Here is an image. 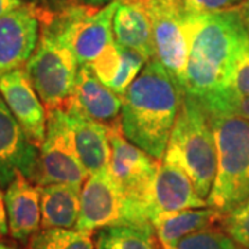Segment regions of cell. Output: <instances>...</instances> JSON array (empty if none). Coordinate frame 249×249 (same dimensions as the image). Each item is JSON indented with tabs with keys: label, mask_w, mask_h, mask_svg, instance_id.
Segmentation results:
<instances>
[{
	"label": "cell",
	"mask_w": 249,
	"mask_h": 249,
	"mask_svg": "<svg viewBox=\"0 0 249 249\" xmlns=\"http://www.w3.org/2000/svg\"><path fill=\"white\" fill-rule=\"evenodd\" d=\"M184 90L157 58L145 64L122 96L121 127L129 142L162 160Z\"/></svg>",
	"instance_id": "6da1fadb"
},
{
	"label": "cell",
	"mask_w": 249,
	"mask_h": 249,
	"mask_svg": "<svg viewBox=\"0 0 249 249\" xmlns=\"http://www.w3.org/2000/svg\"><path fill=\"white\" fill-rule=\"evenodd\" d=\"M249 46V36L237 6L191 14L184 93L193 97L222 89L235 60Z\"/></svg>",
	"instance_id": "7a4b0ae2"
},
{
	"label": "cell",
	"mask_w": 249,
	"mask_h": 249,
	"mask_svg": "<svg viewBox=\"0 0 249 249\" xmlns=\"http://www.w3.org/2000/svg\"><path fill=\"white\" fill-rule=\"evenodd\" d=\"M40 35L35 52L25 65L29 79L47 112L64 109L71 103L79 71L67 31L57 10L36 7Z\"/></svg>",
	"instance_id": "3957f363"
},
{
	"label": "cell",
	"mask_w": 249,
	"mask_h": 249,
	"mask_svg": "<svg viewBox=\"0 0 249 249\" xmlns=\"http://www.w3.org/2000/svg\"><path fill=\"white\" fill-rule=\"evenodd\" d=\"M163 158L178 163L208 201L217 170V151L211 119L199 101L184 93Z\"/></svg>",
	"instance_id": "277c9868"
},
{
	"label": "cell",
	"mask_w": 249,
	"mask_h": 249,
	"mask_svg": "<svg viewBox=\"0 0 249 249\" xmlns=\"http://www.w3.org/2000/svg\"><path fill=\"white\" fill-rule=\"evenodd\" d=\"M209 119L216 142L217 170L208 206L224 216L249 199V121L217 115Z\"/></svg>",
	"instance_id": "5b68a950"
},
{
	"label": "cell",
	"mask_w": 249,
	"mask_h": 249,
	"mask_svg": "<svg viewBox=\"0 0 249 249\" xmlns=\"http://www.w3.org/2000/svg\"><path fill=\"white\" fill-rule=\"evenodd\" d=\"M111 142L109 173L124 196L133 205L145 223L151 224V201L160 160L129 142L121 121L107 126Z\"/></svg>",
	"instance_id": "8992f818"
},
{
	"label": "cell",
	"mask_w": 249,
	"mask_h": 249,
	"mask_svg": "<svg viewBox=\"0 0 249 249\" xmlns=\"http://www.w3.org/2000/svg\"><path fill=\"white\" fill-rule=\"evenodd\" d=\"M89 178L80 162L67 111L47 112L45 140L39 147L36 186L71 184L80 187Z\"/></svg>",
	"instance_id": "52a82bcc"
},
{
	"label": "cell",
	"mask_w": 249,
	"mask_h": 249,
	"mask_svg": "<svg viewBox=\"0 0 249 249\" xmlns=\"http://www.w3.org/2000/svg\"><path fill=\"white\" fill-rule=\"evenodd\" d=\"M152 25L155 58L183 88L191 14L183 0H145Z\"/></svg>",
	"instance_id": "ba28073f"
},
{
	"label": "cell",
	"mask_w": 249,
	"mask_h": 249,
	"mask_svg": "<svg viewBox=\"0 0 249 249\" xmlns=\"http://www.w3.org/2000/svg\"><path fill=\"white\" fill-rule=\"evenodd\" d=\"M121 224L151 226L119 191L109 170L90 175L80 190V212L75 229L91 234Z\"/></svg>",
	"instance_id": "9c48e42d"
},
{
	"label": "cell",
	"mask_w": 249,
	"mask_h": 249,
	"mask_svg": "<svg viewBox=\"0 0 249 249\" xmlns=\"http://www.w3.org/2000/svg\"><path fill=\"white\" fill-rule=\"evenodd\" d=\"M118 0L104 7H90L68 1L58 9L72 50L80 65H89L100 57L114 39V16Z\"/></svg>",
	"instance_id": "30bf717a"
},
{
	"label": "cell",
	"mask_w": 249,
	"mask_h": 249,
	"mask_svg": "<svg viewBox=\"0 0 249 249\" xmlns=\"http://www.w3.org/2000/svg\"><path fill=\"white\" fill-rule=\"evenodd\" d=\"M40 35L35 6L24 4L0 17V78L27 65Z\"/></svg>",
	"instance_id": "8fae6325"
},
{
	"label": "cell",
	"mask_w": 249,
	"mask_h": 249,
	"mask_svg": "<svg viewBox=\"0 0 249 249\" xmlns=\"http://www.w3.org/2000/svg\"><path fill=\"white\" fill-rule=\"evenodd\" d=\"M0 96L31 142L40 147L45 140L47 111L25 68L7 72L0 78Z\"/></svg>",
	"instance_id": "7c38bea8"
},
{
	"label": "cell",
	"mask_w": 249,
	"mask_h": 249,
	"mask_svg": "<svg viewBox=\"0 0 249 249\" xmlns=\"http://www.w3.org/2000/svg\"><path fill=\"white\" fill-rule=\"evenodd\" d=\"M39 147L28 137L0 96V187H7L22 173L35 180Z\"/></svg>",
	"instance_id": "4fadbf2b"
},
{
	"label": "cell",
	"mask_w": 249,
	"mask_h": 249,
	"mask_svg": "<svg viewBox=\"0 0 249 249\" xmlns=\"http://www.w3.org/2000/svg\"><path fill=\"white\" fill-rule=\"evenodd\" d=\"M208 201L196 193L184 169L169 158L160 160L151 201V222L158 213L206 208ZM152 226V224H151Z\"/></svg>",
	"instance_id": "5bb4252c"
},
{
	"label": "cell",
	"mask_w": 249,
	"mask_h": 249,
	"mask_svg": "<svg viewBox=\"0 0 249 249\" xmlns=\"http://www.w3.org/2000/svg\"><path fill=\"white\" fill-rule=\"evenodd\" d=\"M4 204L11 238L19 242H29L42 229L39 187L22 173H18L6 187Z\"/></svg>",
	"instance_id": "9a60e30c"
},
{
	"label": "cell",
	"mask_w": 249,
	"mask_h": 249,
	"mask_svg": "<svg viewBox=\"0 0 249 249\" xmlns=\"http://www.w3.org/2000/svg\"><path fill=\"white\" fill-rule=\"evenodd\" d=\"M68 108L78 109L98 124L112 126L121 119L122 97L98 79L89 65H80Z\"/></svg>",
	"instance_id": "2e32d148"
},
{
	"label": "cell",
	"mask_w": 249,
	"mask_h": 249,
	"mask_svg": "<svg viewBox=\"0 0 249 249\" xmlns=\"http://www.w3.org/2000/svg\"><path fill=\"white\" fill-rule=\"evenodd\" d=\"M112 29L116 45L133 50L147 61L155 58L151 18L145 0H118Z\"/></svg>",
	"instance_id": "e0dca14e"
},
{
	"label": "cell",
	"mask_w": 249,
	"mask_h": 249,
	"mask_svg": "<svg viewBox=\"0 0 249 249\" xmlns=\"http://www.w3.org/2000/svg\"><path fill=\"white\" fill-rule=\"evenodd\" d=\"M67 114L78 155L88 175L90 176L109 169L111 142L107 126L90 119L75 108H68Z\"/></svg>",
	"instance_id": "ac0fdd59"
},
{
	"label": "cell",
	"mask_w": 249,
	"mask_h": 249,
	"mask_svg": "<svg viewBox=\"0 0 249 249\" xmlns=\"http://www.w3.org/2000/svg\"><path fill=\"white\" fill-rule=\"evenodd\" d=\"M222 217L219 212L206 206L176 212H162L152 219L151 224L160 249H175L178 242L188 235L219 226Z\"/></svg>",
	"instance_id": "d6986e66"
},
{
	"label": "cell",
	"mask_w": 249,
	"mask_h": 249,
	"mask_svg": "<svg viewBox=\"0 0 249 249\" xmlns=\"http://www.w3.org/2000/svg\"><path fill=\"white\" fill-rule=\"evenodd\" d=\"M40 193L42 229H75L80 212V187L71 184L37 186Z\"/></svg>",
	"instance_id": "ffe728a7"
},
{
	"label": "cell",
	"mask_w": 249,
	"mask_h": 249,
	"mask_svg": "<svg viewBox=\"0 0 249 249\" xmlns=\"http://www.w3.org/2000/svg\"><path fill=\"white\" fill-rule=\"evenodd\" d=\"M96 249H160L152 226L121 224L100 229Z\"/></svg>",
	"instance_id": "44dd1931"
},
{
	"label": "cell",
	"mask_w": 249,
	"mask_h": 249,
	"mask_svg": "<svg viewBox=\"0 0 249 249\" xmlns=\"http://www.w3.org/2000/svg\"><path fill=\"white\" fill-rule=\"evenodd\" d=\"M28 249H96L90 232L76 229H40Z\"/></svg>",
	"instance_id": "7402d4cb"
},
{
	"label": "cell",
	"mask_w": 249,
	"mask_h": 249,
	"mask_svg": "<svg viewBox=\"0 0 249 249\" xmlns=\"http://www.w3.org/2000/svg\"><path fill=\"white\" fill-rule=\"evenodd\" d=\"M194 98L199 101L209 116H234L249 121V96H240L222 88Z\"/></svg>",
	"instance_id": "603a6c76"
},
{
	"label": "cell",
	"mask_w": 249,
	"mask_h": 249,
	"mask_svg": "<svg viewBox=\"0 0 249 249\" xmlns=\"http://www.w3.org/2000/svg\"><path fill=\"white\" fill-rule=\"evenodd\" d=\"M147 62L148 61L139 53L121 47L119 70L116 72L115 78L108 85V88L122 97L126 93V90L129 89V86L133 83L134 79L140 75V72L142 71V68L145 67Z\"/></svg>",
	"instance_id": "cb8c5ba5"
},
{
	"label": "cell",
	"mask_w": 249,
	"mask_h": 249,
	"mask_svg": "<svg viewBox=\"0 0 249 249\" xmlns=\"http://www.w3.org/2000/svg\"><path fill=\"white\" fill-rule=\"evenodd\" d=\"M240 245L223 231L219 226L188 235L175 249H238Z\"/></svg>",
	"instance_id": "d4e9b609"
},
{
	"label": "cell",
	"mask_w": 249,
	"mask_h": 249,
	"mask_svg": "<svg viewBox=\"0 0 249 249\" xmlns=\"http://www.w3.org/2000/svg\"><path fill=\"white\" fill-rule=\"evenodd\" d=\"M219 227L226 232L235 244L241 247H249V199L244 204L224 214Z\"/></svg>",
	"instance_id": "484cf974"
},
{
	"label": "cell",
	"mask_w": 249,
	"mask_h": 249,
	"mask_svg": "<svg viewBox=\"0 0 249 249\" xmlns=\"http://www.w3.org/2000/svg\"><path fill=\"white\" fill-rule=\"evenodd\" d=\"M119 64H121V47L119 45H116V42H114L108 46L100 57L89 64V67L98 79L108 86L111 80L115 78L116 72L119 70Z\"/></svg>",
	"instance_id": "4316f807"
},
{
	"label": "cell",
	"mask_w": 249,
	"mask_h": 249,
	"mask_svg": "<svg viewBox=\"0 0 249 249\" xmlns=\"http://www.w3.org/2000/svg\"><path fill=\"white\" fill-rule=\"evenodd\" d=\"M223 88L240 96H249V46L235 60Z\"/></svg>",
	"instance_id": "83f0119b"
},
{
	"label": "cell",
	"mask_w": 249,
	"mask_h": 249,
	"mask_svg": "<svg viewBox=\"0 0 249 249\" xmlns=\"http://www.w3.org/2000/svg\"><path fill=\"white\" fill-rule=\"evenodd\" d=\"M187 10L194 14L216 13L235 7L240 0H183Z\"/></svg>",
	"instance_id": "f1b7e54d"
},
{
	"label": "cell",
	"mask_w": 249,
	"mask_h": 249,
	"mask_svg": "<svg viewBox=\"0 0 249 249\" xmlns=\"http://www.w3.org/2000/svg\"><path fill=\"white\" fill-rule=\"evenodd\" d=\"M22 1L27 4H31V6L39 7V9L57 10L62 7L64 4H67L70 0H22Z\"/></svg>",
	"instance_id": "f546056e"
},
{
	"label": "cell",
	"mask_w": 249,
	"mask_h": 249,
	"mask_svg": "<svg viewBox=\"0 0 249 249\" xmlns=\"http://www.w3.org/2000/svg\"><path fill=\"white\" fill-rule=\"evenodd\" d=\"M9 234V220H7V211L4 204V193L0 187V238Z\"/></svg>",
	"instance_id": "4dcf8cb0"
},
{
	"label": "cell",
	"mask_w": 249,
	"mask_h": 249,
	"mask_svg": "<svg viewBox=\"0 0 249 249\" xmlns=\"http://www.w3.org/2000/svg\"><path fill=\"white\" fill-rule=\"evenodd\" d=\"M24 4L27 3H24L22 0H0V17L9 14L13 10L22 7Z\"/></svg>",
	"instance_id": "1f68e13d"
},
{
	"label": "cell",
	"mask_w": 249,
	"mask_h": 249,
	"mask_svg": "<svg viewBox=\"0 0 249 249\" xmlns=\"http://www.w3.org/2000/svg\"><path fill=\"white\" fill-rule=\"evenodd\" d=\"M237 9H238L241 19H242L244 27L247 29L249 36V0H242L240 4H237Z\"/></svg>",
	"instance_id": "d6a6232c"
},
{
	"label": "cell",
	"mask_w": 249,
	"mask_h": 249,
	"mask_svg": "<svg viewBox=\"0 0 249 249\" xmlns=\"http://www.w3.org/2000/svg\"><path fill=\"white\" fill-rule=\"evenodd\" d=\"M82 4H86V6H90V7H100V6H107L109 3L115 1V0H76Z\"/></svg>",
	"instance_id": "836d02e7"
},
{
	"label": "cell",
	"mask_w": 249,
	"mask_h": 249,
	"mask_svg": "<svg viewBox=\"0 0 249 249\" xmlns=\"http://www.w3.org/2000/svg\"><path fill=\"white\" fill-rule=\"evenodd\" d=\"M0 249H17V248H16V247H13V245H10V244L3 242V241H0Z\"/></svg>",
	"instance_id": "e575fe53"
},
{
	"label": "cell",
	"mask_w": 249,
	"mask_h": 249,
	"mask_svg": "<svg viewBox=\"0 0 249 249\" xmlns=\"http://www.w3.org/2000/svg\"><path fill=\"white\" fill-rule=\"evenodd\" d=\"M238 249H249V247H241V245H240V248H238Z\"/></svg>",
	"instance_id": "d590c367"
},
{
	"label": "cell",
	"mask_w": 249,
	"mask_h": 249,
	"mask_svg": "<svg viewBox=\"0 0 249 249\" xmlns=\"http://www.w3.org/2000/svg\"><path fill=\"white\" fill-rule=\"evenodd\" d=\"M240 1H241V0H240Z\"/></svg>",
	"instance_id": "8d00e7d4"
}]
</instances>
